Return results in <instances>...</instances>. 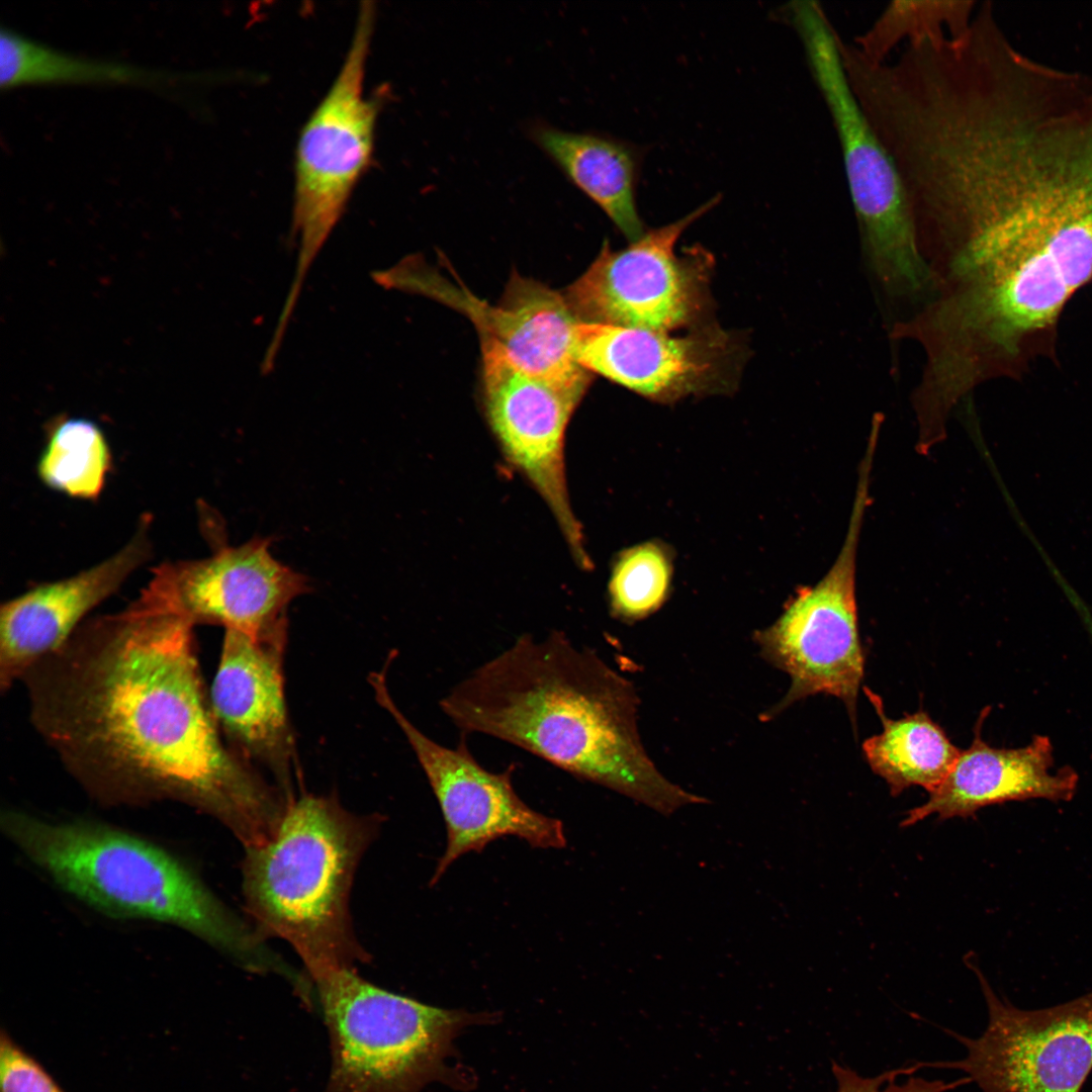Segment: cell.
<instances>
[{
	"label": "cell",
	"mask_w": 1092,
	"mask_h": 1092,
	"mask_svg": "<svg viewBox=\"0 0 1092 1092\" xmlns=\"http://www.w3.org/2000/svg\"><path fill=\"white\" fill-rule=\"evenodd\" d=\"M194 627L149 585L122 611L85 620L21 677L30 720L99 802L182 803L245 848L262 845L288 799L220 731Z\"/></svg>",
	"instance_id": "6da1fadb"
},
{
	"label": "cell",
	"mask_w": 1092,
	"mask_h": 1092,
	"mask_svg": "<svg viewBox=\"0 0 1092 1092\" xmlns=\"http://www.w3.org/2000/svg\"><path fill=\"white\" fill-rule=\"evenodd\" d=\"M948 243L952 283L932 302L933 335L980 378L1018 376L1051 356L1059 320L1092 282V182L1048 171L985 186Z\"/></svg>",
	"instance_id": "7a4b0ae2"
},
{
	"label": "cell",
	"mask_w": 1092,
	"mask_h": 1092,
	"mask_svg": "<svg viewBox=\"0 0 1092 1092\" xmlns=\"http://www.w3.org/2000/svg\"><path fill=\"white\" fill-rule=\"evenodd\" d=\"M638 706L630 680L561 631L520 636L439 701L463 734L509 742L662 815L708 803L653 763L640 740Z\"/></svg>",
	"instance_id": "3957f363"
},
{
	"label": "cell",
	"mask_w": 1092,
	"mask_h": 1092,
	"mask_svg": "<svg viewBox=\"0 0 1092 1092\" xmlns=\"http://www.w3.org/2000/svg\"><path fill=\"white\" fill-rule=\"evenodd\" d=\"M3 833L61 889L114 918L180 927L251 968L273 964L252 933L197 875L167 850L91 821L1 814Z\"/></svg>",
	"instance_id": "277c9868"
},
{
	"label": "cell",
	"mask_w": 1092,
	"mask_h": 1092,
	"mask_svg": "<svg viewBox=\"0 0 1092 1092\" xmlns=\"http://www.w3.org/2000/svg\"><path fill=\"white\" fill-rule=\"evenodd\" d=\"M378 825L379 818L355 815L332 795L300 793L288 802L275 836L245 848L246 908L260 936L288 942L309 978L367 960L349 899Z\"/></svg>",
	"instance_id": "5b68a950"
},
{
	"label": "cell",
	"mask_w": 1092,
	"mask_h": 1092,
	"mask_svg": "<svg viewBox=\"0 0 1092 1092\" xmlns=\"http://www.w3.org/2000/svg\"><path fill=\"white\" fill-rule=\"evenodd\" d=\"M332 1052L324 1092H421L441 1082L468 1090L463 1066H452L455 1040L469 1026L492 1023L495 1014L444 1009L381 989L355 969L310 978Z\"/></svg>",
	"instance_id": "8992f818"
},
{
	"label": "cell",
	"mask_w": 1092,
	"mask_h": 1092,
	"mask_svg": "<svg viewBox=\"0 0 1092 1092\" xmlns=\"http://www.w3.org/2000/svg\"><path fill=\"white\" fill-rule=\"evenodd\" d=\"M814 80L838 135L862 244L883 285L894 294H919L934 275L900 172L874 130L845 74L839 34L825 11L808 7L794 19Z\"/></svg>",
	"instance_id": "52a82bcc"
},
{
	"label": "cell",
	"mask_w": 1092,
	"mask_h": 1092,
	"mask_svg": "<svg viewBox=\"0 0 1092 1092\" xmlns=\"http://www.w3.org/2000/svg\"><path fill=\"white\" fill-rule=\"evenodd\" d=\"M374 20L373 3H362L342 66L298 138L292 207L298 254L278 318L282 328L288 325L312 262L372 159L379 103L365 96L364 83Z\"/></svg>",
	"instance_id": "ba28073f"
},
{
	"label": "cell",
	"mask_w": 1092,
	"mask_h": 1092,
	"mask_svg": "<svg viewBox=\"0 0 1092 1092\" xmlns=\"http://www.w3.org/2000/svg\"><path fill=\"white\" fill-rule=\"evenodd\" d=\"M871 469L870 464L859 466L846 537L829 571L815 585L800 589L772 625L754 634L761 655L791 679L785 697L769 711L770 717L797 701L825 694L843 702L855 729L866 664L855 570Z\"/></svg>",
	"instance_id": "9c48e42d"
},
{
	"label": "cell",
	"mask_w": 1092,
	"mask_h": 1092,
	"mask_svg": "<svg viewBox=\"0 0 1092 1092\" xmlns=\"http://www.w3.org/2000/svg\"><path fill=\"white\" fill-rule=\"evenodd\" d=\"M718 199L648 231L625 249L614 251L605 243L564 293L576 318L663 333L708 326L712 257L697 248L677 256L674 248L685 230Z\"/></svg>",
	"instance_id": "30bf717a"
},
{
	"label": "cell",
	"mask_w": 1092,
	"mask_h": 1092,
	"mask_svg": "<svg viewBox=\"0 0 1092 1092\" xmlns=\"http://www.w3.org/2000/svg\"><path fill=\"white\" fill-rule=\"evenodd\" d=\"M977 975L988 1023L976 1038L954 1034L963 1060L924 1063L963 1071L982 1092H1081L1092 1072V992L1053 1007L1025 1010L1001 999Z\"/></svg>",
	"instance_id": "8fae6325"
},
{
	"label": "cell",
	"mask_w": 1092,
	"mask_h": 1092,
	"mask_svg": "<svg viewBox=\"0 0 1092 1092\" xmlns=\"http://www.w3.org/2000/svg\"><path fill=\"white\" fill-rule=\"evenodd\" d=\"M385 666L369 677L375 699L405 736L436 796L447 829L446 848L431 884L438 883L461 855L481 851L503 836H516L535 848L564 847L567 841L563 823L529 807L515 791L514 765L492 772L479 764L464 741L451 748L425 735L392 699Z\"/></svg>",
	"instance_id": "7c38bea8"
},
{
	"label": "cell",
	"mask_w": 1092,
	"mask_h": 1092,
	"mask_svg": "<svg viewBox=\"0 0 1092 1092\" xmlns=\"http://www.w3.org/2000/svg\"><path fill=\"white\" fill-rule=\"evenodd\" d=\"M485 417L502 450L552 512L575 561L590 565L580 524L568 497L566 428L590 382H564L527 373L499 352L481 348Z\"/></svg>",
	"instance_id": "4fadbf2b"
},
{
	"label": "cell",
	"mask_w": 1092,
	"mask_h": 1092,
	"mask_svg": "<svg viewBox=\"0 0 1092 1092\" xmlns=\"http://www.w3.org/2000/svg\"><path fill=\"white\" fill-rule=\"evenodd\" d=\"M574 357L598 373L647 398L672 402L689 395L735 388L744 349L732 334L708 325L682 336L578 322Z\"/></svg>",
	"instance_id": "5bb4252c"
},
{
	"label": "cell",
	"mask_w": 1092,
	"mask_h": 1092,
	"mask_svg": "<svg viewBox=\"0 0 1092 1092\" xmlns=\"http://www.w3.org/2000/svg\"><path fill=\"white\" fill-rule=\"evenodd\" d=\"M402 291L442 301L475 326L481 348L493 349L519 369L564 382L592 381L593 374L574 357L575 327L579 322L564 294L519 274L512 275L502 300L484 302L444 278L422 259L405 267Z\"/></svg>",
	"instance_id": "9a60e30c"
},
{
	"label": "cell",
	"mask_w": 1092,
	"mask_h": 1092,
	"mask_svg": "<svg viewBox=\"0 0 1092 1092\" xmlns=\"http://www.w3.org/2000/svg\"><path fill=\"white\" fill-rule=\"evenodd\" d=\"M287 625L284 616L257 635L224 630L209 700L229 744L291 797L298 767L285 701Z\"/></svg>",
	"instance_id": "2e32d148"
},
{
	"label": "cell",
	"mask_w": 1092,
	"mask_h": 1092,
	"mask_svg": "<svg viewBox=\"0 0 1092 1092\" xmlns=\"http://www.w3.org/2000/svg\"><path fill=\"white\" fill-rule=\"evenodd\" d=\"M270 546L271 538L254 537L206 558L163 563L149 585L194 626L257 635L310 589L308 578L277 560Z\"/></svg>",
	"instance_id": "e0dca14e"
},
{
	"label": "cell",
	"mask_w": 1092,
	"mask_h": 1092,
	"mask_svg": "<svg viewBox=\"0 0 1092 1092\" xmlns=\"http://www.w3.org/2000/svg\"><path fill=\"white\" fill-rule=\"evenodd\" d=\"M149 520L118 552L70 577L41 583L1 606L0 688L9 690L61 647L95 607L113 595L151 553Z\"/></svg>",
	"instance_id": "ac0fdd59"
},
{
	"label": "cell",
	"mask_w": 1092,
	"mask_h": 1092,
	"mask_svg": "<svg viewBox=\"0 0 1092 1092\" xmlns=\"http://www.w3.org/2000/svg\"><path fill=\"white\" fill-rule=\"evenodd\" d=\"M988 711H983L969 748L961 750L943 782L929 793L927 801L911 810L902 827L914 825L928 816L939 820L974 816L980 809L1010 801L1045 799L1068 801L1078 786L1071 767L1054 768L1053 744L1036 735L1019 748L992 747L982 739L981 728Z\"/></svg>",
	"instance_id": "d6986e66"
},
{
	"label": "cell",
	"mask_w": 1092,
	"mask_h": 1092,
	"mask_svg": "<svg viewBox=\"0 0 1092 1092\" xmlns=\"http://www.w3.org/2000/svg\"><path fill=\"white\" fill-rule=\"evenodd\" d=\"M527 132L631 243L645 234L635 200L637 159L629 146L598 134L565 131L543 121L530 123Z\"/></svg>",
	"instance_id": "ffe728a7"
},
{
	"label": "cell",
	"mask_w": 1092,
	"mask_h": 1092,
	"mask_svg": "<svg viewBox=\"0 0 1092 1092\" xmlns=\"http://www.w3.org/2000/svg\"><path fill=\"white\" fill-rule=\"evenodd\" d=\"M864 692L883 725L881 733L862 743L872 770L886 781L893 796L911 786L932 792L947 777L961 750L925 711L890 719L880 697L867 688Z\"/></svg>",
	"instance_id": "44dd1931"
},
{
	"label": "cell",
	"mask_w": 1092,
	"mask_h": 1092,
	"mask_svg": "<svg viewBox=\"0 0 1092 1092\" xmlns=\"http://www.w3.org/2000/svg\"><path fill=\"white\" fill-rule=\"evenodd\" d=\"M177 80L178 76L162 71L69 54L10 28L0 31L2 90L36 85L156 87Z\"/></svg>",
	"instance_id": "7402d4cb"
},
{
	"label": "cell",
	"mask_w": 1092,
	"mask_h": 1092,
	"mask_svg": "<svg viewBox=\"0 0 1092 1092\" xmlns=\"http://www.w3.org/2000/svg\"><path fill=\"white\" fill-rule=\"evenodd\" d=\"M47 431V445L37 463L41 481L71 497L95 499L111 467L101 429L89 420L59 416Z\"/></svg>",
	"instance_id": "603a6c76"
},
{
	"label": "cell",
	"mask_w": 1092,
	"mask_h": 1092,
	"mask_svg": "<svg viewBox=\"0 0 1092 1092\" xmlns=\"http://www.w3.org/2000/svg\"><path fill=\"white\" fill-rule=\"evenodd\" d=\"M976 4L974 0L891 1L852 44L868 61L882 64L903 41L908 46L964 34L972 23Z\"/></svg>",
	"instance_id": "cb8c5ba5"
},
{
	"label": "cell",
	"mask_w": 1092,
	"mask_h": 1092,
	"mask_svg": "<svg viewBox=\"0 0 1092 1092\" xmlns=\"http://www.w3.org/2000/svg\"><path fill=\"white\" fill-rule=\"evenodd\" d=\"M670 577V560L660 545L649 542L622 552L609 583L612 614L624 621L651 615L665 601Z\"/></svg>",
	"instance_id": "d4e9b609"
},
{
	"label": "cell",
	"mask_w": 1092,
	"mask_h": 1092,
	"mask_svg": "<svg viewBox=\"0 0 1092 1092\" xmlns=\"http://www.w3.org/2000/svg\"><path fill=\"white\" fill-rule=\"evenodd\" d=\"M922 1064L888 1070L875 1077H863L854 1070L833 1061L831 1070L836 1081L835 1092H946L971 1081L965 1077L958 1081L927 1080L910 1076L907 1081L897 1083L901 1075H912Z\"/></svg>",
	"instance_id": "484cf974"
},
{
	"label": "cell",
	"mask_w": 1092,
	"mask_h": 1092,
	"mask_svg": "<svg viewBox=\"0 0 1092 1092\" xmlns=\"http://www.w3.org/2000/svg\"><path fill=\"white\" fill-rule=\"evenodd\" d=\"M1 1092H64L44 1067L7 1033L0 1037Z\"/></svg>",
	"instance_id": "4316f807"
}]
</instances>
